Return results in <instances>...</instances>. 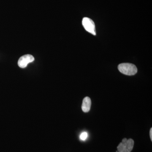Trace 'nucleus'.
Listing matches in <instances>:
<instances>
[{
    "label": "nucleus",
    "mask_w": 152,
    "mask_h": 152,
    "mask_svg": "<svg viewBox=\"0 0 152 152\" xmlns=\"http://www.w3.org/2000/svg\"><path fill=\"white\" fill-rule=\"evenodd\" d=\"M118 69L121 73L129 76H132L137 72V69L135 65L130 63H123L118 66Z\"/></svg>",
    "instance_id": "1"
},
{
    "label": "nucleus",
    "mask_w": 152,
    "mask_h": 152,
    "mask_svg": "<svg viewBox=\"0 0 152 152\" xmlns=\"http://www.w3.org/2000/svg\"><path fill=\"white\" fill-rule=\"evenodd\" d=\"M134 145V141L132 139H124L117 147L118 151L116 152H131L133 150Z\"/></svg>",
    "instance_id": "2"
},
{
    "label": "nucleus",
    "mask_w": 152,
    "mask_h": 152,
    "mask_svg": "<svg viewBox=\"0 0 152 152\" xmlns=\"http://www.w3.org/2000/svg\"><path fill=\"white\" fill-rule=\"evenodd\" d=\"M82 24L86 31L94 35H96L95 23L91 19L88 18H83L82 21Z\"/></svg>",
    "instance_id": "3"
},
{
    "label": "nucleus",
    "mask_w": 152,
    "mask_h": 152,
    "mask_svg": "<svg viewBox=\"0 0 152 152\" xmlns=\"http://www.w3.org/2000/svg\"><path fill=\"white\" fill-rule=\"evenodd\" d=\"M34 61V58L32 55L27 54L22 56L20 58L18 61V65L20 68H26L29 63L33 62Z\"/></svg>",
    "instance_id": "4"
},
{
    "label": "nucleus",
    "mask_w": 152,
    "mask_h": 152,
    "mask_svg": "<svg viewBox=\"0 0 152 152\" xmlns=\"http://www.w3.org/2000/svg\"><path fill=\"white\" fill-rule=\"evenodd\" d=\"M91 101L89 97H86L83 99L82 105V109L84 113H88L90 110Z\"/></svg>",
    "instance_id": "5"
},
{
    "label": "nucleus",
    "mask_w": 152,
    "mask_h": 152,
    "mask_svg": "<svg viewBox=\"0 0 152 152\" xmlns=\"http://www.w3.org/2000/svg\"><path fill=\"white\" fill-rule=\"evenodd\" d=\"M88 133L86 132H84L81 134L80 135V139L82 140L85 141L86 140L87 137H88Z\"/></svg>",
    "instance_id": "6"
},
{
    "label": "nucleus",
    "mask_w": 152,
    "mask_h": 152,
    "mask_svg": "<svg viewBox=\"0 0 152 152\" xmlns=\"http://www.w3.org/2000/svg\"><path fill=\"white\" fill-rule=\"evenodd\" d=\"M150 138L151 139V140L152 141V128H151L150 132Z\"/></svg>",
    "instance_id": "7"
}]
</instances>
